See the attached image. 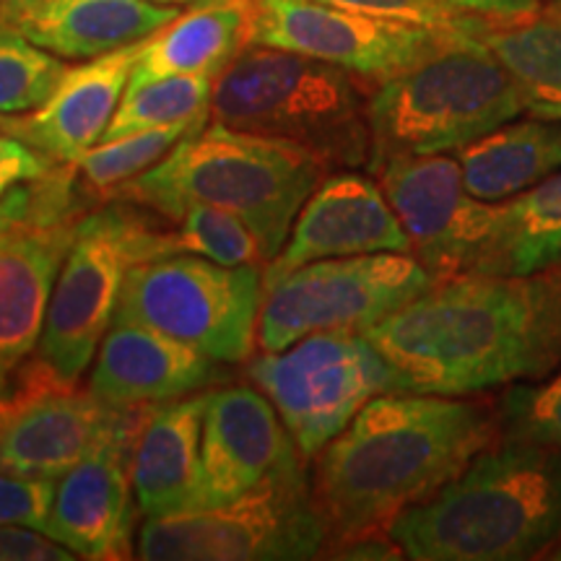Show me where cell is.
Here are the masks:
<instances>
[{
	"mask_svg": "<svg viewBox=\"0 0 561 561\" xmlns=\"http://www.w3.org/2000/svg\"><path fill=\"white\" fill-rule=\"evenodd\" d=\"M403 392H471L541 380L561 364V263L530 276L466 273L369 325Z\"/></svg>",
	"mask_w": 561,
	"mask_h": 561,
	"instance_id": "obj_1",
	"label": "cell"
},
{
	"mask_svg": "<svg viewBox=\"0 0 561 561\" xmlns=\"http://www.w3.org/2000/svg\"><path fill=\"white\" fill-rule=\"evenodd\" d=\"M502 437L500 416L458 396L382 392L314 455L312 494L335 551L390 536L413 504ZM325 546V549H328Z\"/></svg>",
	"mask_w": 561,
	"mask_h": 561,
	"instance_id": "obj_2",
	"label": "cell"
},
{
	"mask_svg": "<svg viewBox=\"0 0 561 561\" xmlns=\"http://www.w3.org/2000/svg\"><path fill=\"white\" fill-rule=\"evenodd\" d=\"M561 536V453L502 439L390 525L416 561H520Z\"/></svg>",
	"mask_w": 561,
	"mask_h": 561,
	"instance_id": "obj_3",
	"label": "cell"
},
{
	"mask_svg": "<svg viewBox=\"0 0 561 561\" xmlns=\"http://www.w3.org/2000/svg\"><path fill=\"white\" fill-rule=\"evenodd\" d=\"M328 172L325 161L305 146L214 121L182 138L159 164L125 182L110 198L167 219L185 203L229 210L255 231L271 263Z\"/></svg>",
	"mask_w": 561,
	"mask_h": 561,
	"instance_id": "obj_4",
	"label": "cell"
},
{
	"mask_svg": "<svg viewBox=\"0 0 561 561\" xmlns=\"http://www.w3.org/2000/svg\"><path fill=\"white\" fill-rule=\"evenodd\" d=\"M523 112L502 62L460 30L367 96V170L377 172L392 159L458 153Z\"/></svg>",
	"mask_w": 561,
	"mask_h": 561,
	"instance_id": "obj_5",
	"label": "cell"
},
{
	"mask_svg": "<svg viewBox=\"0 0 561 561\" xmlns=\"http://www.w3.org/2000/svg\"><path fill=\"white\" fill-rule=\"evenodd\" d=\"M210 115L229 128L305 146L328 170L369 164L367 96L356 76L307 55L244 47L216 76Z\"/></svg>",
	"mask_w": 561,
	"mask_h": 561,
	"instance_id": "obj_6",
	"label": "cell"
},
{
	"mask_svg": "<svg viewBox=\"0 0 561 561\" xmlns=\"http://www.w3.org/2000/svg\"><path fill=\"white\" fill-rule=\"evenodd\" d=\"M172 252V229L153 227L133 203L112 201L83 214L55 280L39 356L79 380L115 322L133 265Z\"/></svg>",
	"mask_w": 561,
	"mask_h": 561,
	"instance_id": "obj_7",
	"label": "cell"
},
{
	"mask_svg": "<svg viewBox=\"0 0 561 561\" xmlns=\"http://www.w3.org/2000/svg\"><path fill=\"white\" fill-rule=\"evenodd\" d=\"M263 271L191 252L151 257L130 268L115 318L191 343L216 362H248L265 299Z\"/></svg>",
	"mask_w": 561,
	"mask_h": 561,
	"instance_id": "obj_8",
	"label": "cell"
},
{
	"mask_svg": "<svg viewBox=\"0 0 561 561\" xmlns=\"http://www.w3.org/2000/svg\"><path fill=\"white\" fill-rule=\"evenodd\" d=\"M328 528L307 473L263 483L219 507L146 517L136 557L149 561L314 559Z\"/></svg>",
	"mask_w": 561,
	"mask_h": 561,
	"instance_id": "obj_9",
	"label": "cell"
},
{
	"mask_svg": "<svg viewBox=\"0 0 561 561\" xmlns=\"http://www.w3.org/2000/svg\"><path fill=\"white\" fill-rule=\"evenodd\" d=\"M248 377L276 405L294 445L314 458L351 419L398 380L362 331H320L248 364Z\"/></svg>",
	"mask_w": 561,
	"mask_h": 561,
	"instance_id": "obj_10",
	"label": "cell"
},
{
	"mask_svg": "<svg viewBox=\"0 0 561 561\" xmlns=\"http://www.w3.org/2000/svg\"><path fill=\"white\" fill-rule=\"evenodd\" d=\"M434 284L411 252L328 257L286 273L265 289L257 341L280 351L320 331H367Z\"/></svg>",
	"mask_w": 561,
	"mask_h": 561,
	"instance_id": "obj_11",
	"label": "cell"
},
{
	"mask_svg": "<svg viewBox=\"0 0 561 561\" xmlns=\"http://www.w3.org/2000/svg\"><path fill=\"white\" fill-rule=\"evenodd\" d=\"M138 405H112L45 356L24 359L0 396V471L58 479L128 424Z\"/></svg>",
	"mask_w": 561,
	"mask_h": 561,
	"instance_id": "obj_12",
	"label": "cell"
},
{
	"mask_svg": "<svg viewBox=\"0 0 561 561\" xmlns=\"http://www.w3.org/2000/svg\"><path fill=\"white\" fill-rule=\"evenodd\" d=\"M450 34L455 32L364 16L320 0H257L250 45L331 62L377 87L437 50Z\"/></svg>",
	"mask_w": 561,
	"mask_h": 561,
	"instance_id": "obj_13",
	"label": "cell"
},
{
	"mask_svg": "<svg viewBox=\"0 0 561 561\" xmlns=\"http://www.w3.org/2000/svg\"><path fill=\"white\" fill-rule=\"evenodd\" d=\"M375 174L409 234L411 255L434 280L479 273L502 203L468 193L458 159H392Z\"/></svg>",
	"mask_w": 561,
	"mask_h": 561,
	"instance_id": "obj_14",
	"label": "cell"
},
{
	"mask_svg": "<svg viewBox=\"0 0 561 561\" xmlns=\"http://www.w3.org/2000/svg\"><path fill=\"white\" fill-rule=\"evenodd\" d=\"M307 473L276 405L257 388L210 390L203 421L195 507H219L276 479Z\"/></svg>",
	"mask_w": 561,
	"mask_h": 561,
	"instance_id": "obj_15",
	"label": "cell"
},
{
	"mask_svg": "<svg viewBox=\"0 0 561 561\" xmlns=\"http://www.w3.org/2000/svg\"><path fill=\"white\" fill-rule=\"evenodd\" d=\"M151 403L138 405L128 424L55 479V496L45 533L79 553V559L136 557V491L130 460L133 445Z\"/></svg>",
	"mask_w": 561,
	"mask_h": 561,
	"instance_id": "obj_16",
	"label": "cell"
},
{
	"mask_svg": "<svg viewBox=\"0 0 561 561\" xmlns=\"http://www.w3.org/2000/svg\"><path fill=\"white\" fill-rule=\"evenodd\" d=\"M369 252H411V240L380 182L341 170L301 206L284 250L265 265V289L301 265Z\"/></svg>",
	"mask_w": 561,
	"mask_h": 561,
	"instance_id": "obj_17",
	"label": "cell"
},
{
	"mask_svg": "<svg viewBox=\"0 0 561 561\" xmlns=\"http://www.w3.org/2000/svg\"><path fill=\"white\" fill-rule=\"evenodd\" d=\"M144 42L66 68L58 87L37 110L0 115V133L24 140L62 164H76L107 133Z\"/></svg>",
	"mask_w": 561,
	"mask_h": 561,
	"instance_id": "obj_18",
	"label": "cell"
},
{
	"mask_svg": "<svg viewBox=\"0 0 561 561\" xmlns=\"http://www.w3.org/2000/svg\"><path fill=\"white\" fill-rule=\"evenodd\" d=\"M216 377V359L191 343L115 318L102 339L89 388L112 405H146L193 396Z\"/></svg>",
	"mask_w": 561,
	"mask_h": 561,
	"instance_id": "obj_19",
	"label": "cell"
},
{
	"mask_svg": "<svg viewBox=\"0 0 561 561\" xmlns=\"http://www.w3.org/2000/svg\"><path fill=\"white\" fill-rule=\"evenodd\" d=\"M180 16L178 5L153 0H9L0 19L68 60H91L149 39Z\"/></svg>",
	"mask_w": 561,
	"mask_h": 561,
	"instance_id": "obj_20",
	"label": "cell"
},
{
	"mask_svg": "<svg viewBox=\"0 0 561 561\" xmlns=\"http://www.w3.org/2000/svg\"><path fill=\"white\" fill-rule=\"evenodd\" d=\"M81 216L0 242V371L11 375L39 346L55 280Z\"/></svg>",
	"mask_w": 561,
	"mask_h": 561,
	"instance_id": "obj_21",
	"label": "cell"
},
{
	"mask_svg": "<svg viewBox=\"0 0 561 561\" xmlns=\"http://www.w3.org/2000/svg\"><path fill=\"white\" fill-rule=\"evenodd\" d=\"M208 392L151 403L146 411L130 460L133 491L146 517L195 507Z\"/></svg>",
	"mask_w": 561,
	"mask_h": 561,
	"instance_id": "obj_22",
	"label": "cell"
},
{
	"mask_svg": "<svg viewBox=\"0 0 561 561\" xmlns=\"http://www.w3.org/2000/svg\"><path fill=\"white\" fill-rule=\"evenodd\" d=\"M257 0H203L180 13L140 47L128 87L170 76H219L250 47Z\"/></svg>",
	"mask_w": 561,
	"mask_h": 561,
	"instance_id": "obj_23",
	"label": "cell"
},
{
	"mask_svg": "<svg viewBox=\"0 0 561 561\" xmlns=\"http://www.w3.org/2000/svg\"><path fill=\"white\" fill-rule=\"evenodd\" d=\"M468 193L512 201L561 170V121H510L455 153Z\"/></svg>",
	"mask_w": 561,
	"mask_h": 561,
	"instance_id": "obj_24",
	"label": "cell"
},
{
	"mask_svg": "<svg viewBox=\"0 0 561 561\" xmlns=\"http://www.w3.org/2000/svg\"><path fill=\"white\" fill-rule=\"evenodd\" d=\"M462 32L502 62L528 115L561 121V16L549 9L517 21L473 16Z\"/></svg>",
	"mask_w": 561,
	"mask_h": 561,
	"instance_id": "obj_25",
	"label": "cell"
},
{
	"mask_svg": "<svg viewBox=\"0 0 561 561\" xmlns=\"http://www.w3.org/2000/svg\"><path fill=\"white\" fill-rule=\"evenodd\" d=\"M561 263V170L504 201L479 273L530 276Z\"/></svg>",
	"mask_w": 561,
	"mask_h": 561,
	"instance_id": "obj_26",
	"label": "cell"
},
{
	"mask_svg": "<svg viewBox=\"0 0 561 561\" xmlns=\"http://www.w3.org/2000/svg\"><path fill=\"white\" fill-rule=\"evenodd\" d=\"M208 117H198V121H185L174 125H161V128H149L128 133V136L100 140L94 149L83 153L76 161L79 167L81 185L87 187L91 195H110L125 182L138 178L153 164L170 153L182 138L193 136L206 128Z\"/></svg>",
	"mask_w": 561,
	"mask_h": 561,
	"instance_id": "obj_27",
	"label": "cell"
},
{
	"mask_svg": "<svg viewBox=\"0 0 561 561\" xmlns=\"http://www.w3.org/2000/svg\"><path fill=\"white\" fill-rule=\"evenodd\" d=\"M214 83V76H170L128 87L102 140L208 117Z\"/></svg>",
	"mask_w": 561,
	"mask_h": 561,
	"instance_id": "obj_28",
	"label": "cell"
},
{
	"mask_svg": "<svg viewBox=\"0 0 561 561\" xmlns=\"http://www.w3.org/2000/svg\"><path fill=\"white\" fill-rule=\"evenodd\" d=\"M170 219L178 221V229H172L174 252H191L221 265H268L255 231L229 210L185 203Z\"/></svg>",
	"mask_w": 561,
	"mask_h": 561,
	"instance_id": "obj_29",
	"label": "cell"
},
{
	"mask_svg": "<svg viewBox=\"0 0 561 561\" xmlns=\"http://www.w3.org/2000/svg\"><path fill=\"white\" fill-rule=\"evenodd\" d=\"M66 62L42 50L32 39L0 19V115H24L37 110L60 76Z\"/></svg>",
	"mask_w": 561,
	"mask_h": 561,
	"instance_id": "obj_30",
	"label": "cell"
},
{
	"mask_svg": "<svg viewBox=\"0 0 561 561\" xmlns=\"http://www.w3.org/2000/svg\"><path fill=\"white\" fill-rule=\"evenodd\" d=\"M87 214V198H81V178L76 164H58L47 178L19 185L0 198V242L19 231L47 227L73 216Z\"/></svg>",
	"mask_w": 561,
	"mask_h": 561,
	"instance_id": "obj_31",
	"label": "cell"
},
{
	"mask_svg": "<svg viewBox=\"0 0 561 561\" xmlns=\"http://www.w3.org/2000/svg\"><path fill=\"white\" fill-rule=\"evenodd\" d=\"M496 416L502 439L530 442L561 453V364L541 380L512 385Z\"/></svg>",
	"mask_w": 561,
	"mask_h": 561,
	"instance_id": "obj_32",
	"label": "cell"
},
{
	"mask_svg": "<svg viewBox=\"0 0 561 561\" xmlns=\"http://www.w3.org/2000/svg\"><path fill=\"white\" fill-rule=\"evenodd\" d=\"M55 496V479L0 471V525L45 530Z\"/></svg>",
	"mask_w": 561,
	"mask_h": 561,
	"instance_id": "obj_33",
	"label": "cell"
},
{
	"mask_svg": "<svg viewBox=\"0 0 561 561\" xmlns=\"http://www.w3.org/2000/svg\"><path fill=\"white\" fill-rule=\"evenodd\" d=\"M320 3L364 13V16L432 26V30H442V32L466 30L468 21L473 19V16H466V13L447 9V5L439 3V0H320Z\"/></svg>",
	"mask_w": 561,
	"mask_h": 561,
	"instance_id": "obj_34",
	"label": "cell"
},
{
	"mask_svg": "<svg viewBox=\"0 0 561 561\" xmlns=\"http://www.w3.org/2000/svg\"><path fill=\"white\" fill-rule=\"evenodd\" d=\"M58 164L62 161H55L24 140L0 133V198L16 191L19 185L47 178L53 170H58Z\"/></svg>",
	"mask_w": 561,
	"mask_h": 561,
	"instance_id": "obj_35",
	"label": "cell"
},
{
	"mask_svg": "<svg viewBox=\"0 0 561 561\" xmlns=\"http://www.w3.org/2000/svg\"><path fill=\"white\" fill-rule=\"evenodd\" d=\"M79 553L55 541L45 530L0 525V561H73Z\"/></svg>",
	"mask_w": 561,
	"mask_h": 561,
	"instance_id": "obj_36",
	"label": "cell"
},
{
	"mask_svg": "<svg viewBox=\"0 0 561 561\" xmlns=\"http://www.w3.org/2000/svg\"><path fill=\"white\" fill-rule=\"evenodd\" d=\"M447 9L489 21H517L536 16L541 0H439Z\"/></svg>",
	"mask_w": 561,
	"mask_h": 561,
	"instance_id": "obj_37",
	"label": "cell"
},
{
	"mask_svg": "<svg viewBox=\"0 0 561 561\" xmlns=\"http://www.w3.org/2000/svg\"><path fill=\"white\" fill-rule=\"evenodd\" d=\"M546 9L557 13V16H561V0H549V3H546Z\"/></svg>",
	"mask_w": 561,
	"mask_h": 561,
	"instance_id": "obj_38",
	"label": "cell"
},
{
	"mask_svg": "<svg viewBox=\"0 0 561 561\" xmlns=\"http://www.w3.org/2000/svg\"><path fill=\"white\" fill-rule=\"evenodd\" d=\"M9 377H11V375H5V371H0V396H3L5 388H9Z\"/></svg>",
	"mask_w": 561,
	"mask_h": 561,
	"instance_id": "obj_39",
	"label": "cell"
},
{
	"mask_svg": "<svg viewBox=\"0 0 561 561\" xmlns=\"http://www.w3.org/2000/svg\"><path fill=\"white\" fill-rule=\"evenodd\" d=\"M153 3H167V5H180V3H191V0H153Z\"/></svg>",
	"mask_w": 561,
	"mask_h": 561,
	"instance_id": "obj_40",
	"label": "cell"
},
{
	"mask_svg": "<svg viewBox=\"0 0 561 561\" xmlns=\"http://www.w3.org/2000/svg\"><path fill=\"white\" fill-rule=\"evenodd\" d=\"M0 3H9V0H0Z\"/></svg>",
	"mask_w": 561,
	"mask_h": 561,
	"instance_id": "obj_41",
	"label": "cell"
}]
</instances>
